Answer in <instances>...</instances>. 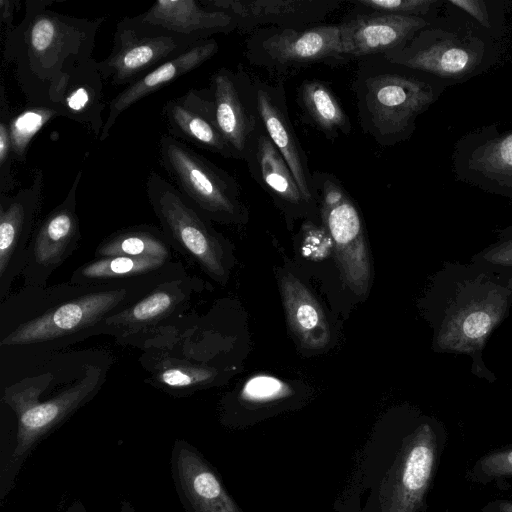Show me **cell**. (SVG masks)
<instances>
[{
	"label": "cell",
	"instance_id": "obj_28",
	"mask_svg": "<svg viewBox=\"0 0 512 512\" xmlns=\"http://www.w3.org/2000/svg\"><path fill=\"white\" fill-rule=\"evenodd\" d=\"M173 248L161 227L139 224L116 230L104 238L94 251L95 258L126 256L164 260L174 259Z\"/></svg>",
	"mask_w": 512,
	"mask_h": 512
},
{
	"label": "cell",
	"instance_id": "obj_19",
	"mask_svg": "<svg viewBox=\"0 0 512 512\" xmlns=\"http://www.w3.org/2000/svg\"><path fill=\"white\" fill-rule=\"evenodd\" d=\"M129 19L148 30L198 40L236 28L231 16L207 9L199 0H158L145 12Z\"/></svg>",
	"mask_w": 512,
	"mask_h": 512
},
{
	"label": "cell",
	"instance_id": "obj_27",
	"mask_svg": "<svg viewBox=\"0 0 512 512\" xmlns=\"http://www.w3.org/2000/svg\"><path fill=\"white\" fill-rule=\"evenodd\" d=\"M279 285L287 322L302 347L312 350L326 347L331 338L330 328L313 294L289 272L282 273Z\"/></svg>",
	"mask_w": 512,
	"mask_h": 512
},
{
	"label": "cell",
	"instance_id": "obj_37",
	"mask_svg": "<svg viewBox=\"0 0 512 512\" xmlns=\"http://www.w3.org/2000/svg\"><path fill=\"white\" fill-rule=\"evenodd\" d=\"M16 4L18 1L15 0H0V21L5 27V34L14 28L13 18Z\"/></svg>",
	"mask_w": 512,
	"mask_h": 512
},
{
	"label": "cell",
	"instance_id": "obj_16",
	"mask_svg": "<svg viewBox=\"0 0 512 512\" xmlns=\"http://www.w3.org/2000/svg\"><path fill=\"white\" fill-rule=\"evenodd\" d=\"M170 468L176 493L186 512H240L216 472L187 441L175 440Z\"/></svg>",
	"mask_w": 512,
	"mask_h": 512
},
{
	"label": "cell",
	"instance_id": "obj_5",
	"mask_svg": "<svg viewBox=\"0 0 512 512\" xmlns=\"http://www.w3.org/2000/svg\"><path fill=\"white\" fill-rule=\"evenodd\" d=\"M447 88L439 80L402 67L374 73L358 86V106L363 127L383 145L408 139L416 120Z\"/></svg>",
	"mask_w": 512,
	"mask_h": 512
},
{
	"label": "cell",
	"instance_id": "obj_15",
	"mask_svg": "<svg viewBox=\"0 0 512 512\" xmlns=\"http://www.w3.org/2000/svg\"><path fill=\"white\" fill-rule=\"evenodd\" d=\"M444 446L428 425L406 438L392 477L386 512H418L423 507Z\"/></svg>",
	"mask_w": 512,
	"mask_h": 512
},
{
	"label": "cell",
	"instance_id": "obj_11",
	"mask_svg": "<svg viewBox=\"0 0 512 512\" xmlns=\"http://www.w3.org/2000/svg\"><path fill=\"white\" fill-rule=\"evenodd\" d=\"M452 169L458 181L512 198V128L484 125L454 144Z\"/></svg>",
	"mask_w": 512,
	"mask_h": 512
},
{
	"label": "cell",
	"instance_id": "obj_33",
	"mask_svg": "<svg viewBox=\"0 0 512 512\" xmlns=\"http://www.w3.org/2000/svg\"><path fill=\"white\" fill-rule=\"evenodd\" d=\"M11 118L9 103L6 98L4 86L0 89V193L7 194L15 186L12 172L14 160L12 143L9 133V120Z\"/></svg>",
	"mask_w": 512,
	"mask_h": 512
},
{
	"label": "cell",
	"instance_id": "obj_38",
	"mask_svg": "<svg viewBox=\"0 0 512 512\" xmlns=\"http://www.w3.org/2000/svg\"><path fill=\"white\" fill-rule=\"evenodd\" d=\"M484 512H512V501L496 500L488 503Z\"/></svg>",
	"mask_w": 512,
	"mask_h": 512
},
{
	"label": "cell",
	"instance_id": "obj_32",
	"mask_svg": "<svg viewBox=\"0 0 512 512\" xmlns=\"http://www.w3.org/2000/svg\"><path fill=\"white\" fill-rule=\"evenodd\" d=\"M361 7L381 13H390L426 19L436 18L439 0H357Z\"/></svg>",
	"mask_w": 512,
	"mask_h": 512
},
{
	"label": "cell",
	"instance_id": "obj_3",
	"mask_svg": "<svg viewBox=\"0 0 512 512\" xmlns=\"http://www.w3.org/2000/svg\"><path fill=\"white\" fill-rule=\"evenodd\" d=\"M55 0H27L25 14L6 33L3 60L14 62L17 82L31 105L51 106L64 78L92 59L105 17L77 18L50 9Z\"/></svg>",
	"mask_w": 512,
	"mask_h": 512
},
{
	"label": "cell",
	"instance_id": "obj_10",
	"mask_svg": "<svg viewBox=\"0 0 512 512\" xmlns=\"http://www.w3.org/2000/svg\"><path fill=\"white\" fill-rule=\"evenodd\" d=\"M201 41L148 30L124 17L116 25L110 54L96 66L104 82L128 86Z\"/></svg>",
	"mask_w": 512,
	"mask_h": 512
},
{
	"label": "cell",
	"instance_id": "obj_12",
	"mask_svg": "<svg viewBox=\"0 0 512 512\" xmlns=\"http://www.w3.org/2000/svg\"><path fill=\"white\" fill-rule=\"evenodd\" d=\"M82 172L78 170L66 197L36 227L21 274L23 286H47L53 272L78 249L82 234L76 195Z\"/></svg>",
	"mask_w": 512,
	"mask_h": 512
},
{
	"label": "cell",
	"instance_id": "obj_17",
	"mask_svg": "<svg viewBox=\"0 0 512 512\" xmlns=\"http://www.w3.org/2000/svg\"><path fill=\"white\" fill-rule=\"evenodd\" d=\"M207 9L232 17L236 28L248 30L256 26L307 28L335 10L337 0H199Z\"/></svg>",
	"mask_w": 512,
	"mask_h": 512
},
{
	"label": "cell",
	"instance_id": "obj_40",
	"mask_svg": "<svg viewBox=\"0 0 512 512\" xmlns=\"http://www.w3.org/2000/svg\"><path fill=\"white\" fill-rule=\"evenodd\" d=\"M120 512H136V510L129 501L123 500L121 502Z\"/></svg>",
	"mask_w": 512,
	"mask_h": 512
},
{
	"label": "cell",
	"instance_id": "obj_14",
	"mask_svg": "<svg viewBox=\"0 0 512 512\" xmlns=\"http://www.w3.org/2000/svg\"><path fill=\"white\" fill-rule=\"evenodd\" d=\"M248 52L254 63L273 68L302 66L328 58H341L339 26L264 29L249 39Z\"/></svg>",
	"mask_w": 512,
	"mask_h": 512
},
{
	"label": "cell",
	"instance_id": "obj_31",
	"mask_svg": "<svg viewBox=\"0 0 512 512\" xmlns=\"http://www.w3.org/2000/svg\"><path fill=\"white\" fill-rule=\"evenodd\" d=\"M468 477L484 484L512 477V446L495 449L480 457L469 470Z\"/></svg>",
	"mask_w": 512,
	"mask_h": 512
},
{
	"label": "cell",
	"instance_id": "obj_8",
	"mask_svg": "<svg viewBox=\"0 0 512 512\" xmlns=\"http://www.w3.org/2000/svg\"><path fill=\"white\" fill-rule=\"evenodd\" d=\"M323 224L330 234L345 284L359 296L367 293L371 265L362 219L341 183L323 172L312 173Z\"/></svg>",
	"mask_w": 512,
	"mask_h": 512
},
{
	"label": "cell",
	"instance_id": "obj_13",
	"mask_svg": "<svg viewBox=\"0 0 512 512\" xmlns=\"http://www.w3.org/2000/svg\"><path fill=\"white\" fill-rule=\"evenodd\" d=\"M43 172H34L31 184L14 195L0 193V303L21 276L27 249L41 209Z\"/></svg>",
	"mask_w": 512,
	"mask_h": 512
},
{
	"label": "cell",
	"instance_id": "obj_29",
	"mask_svg": "<svg viewBox=\"0 0 512 512\" xmlns=\"http://www.w3.org/2000/svg\"><path fill=\"white\" fill-rule=\"evenodd\" d=\"M302 104L314 123L327 134H349L351 125L332 91L322 82L306 81L301 86Z\"/></svg>",
	"mask_w": 512,
	"mask_h": 512
},
{
	"label": "cell",
	"instance_id": "obj_18",
	"mask_svg": "<svg viewBox=\"0 0 512 512\" xmlns=\"http://www.w3.org/2000/svg\"><path fill=\"white\" fill-rule=\"evenodd\" d=\"M433 19L371 11L339 24L342 57L385 54L408 42Z\"/></svg>",
	"mask_w": 512,
	"mask_h": 512
},
{
	"label": "cell",
	"instance_id": "obj_4",
	"mask_svg": "<svg viewBox=\"0 0 512 512\" xmlns=\"http://www.w3.org/2000/svg\"><path fill=\"white\" fill-rule=\"evenodd\" d=\"M383 57L386 61L431 76L447 87L486 72L498 59L487 31L464 17H436L404 45Z\"/></svg>",
	"mask_w": 512,
	"mask_h": 512
},
{
	"label": "cell",
	"instance_id": "obj_7",
	"mask_svg": "<svg viewBox=\"0 0 512 512\" xmlns=\"http://www.w3.org/2000/svg\"><path fill=\"white\" fill-rule=\"evenodd\" d=\"M158 150L174 186L206 218L231 222L241 216L239 187L226 171L169 134L161 135Z\"/></svg>",
	"mask_w": 512,
	"mask_h": 512
},
{
	"label": "cell",
	"instance_id": "obj_1",
	"mask_svg": "<svg viewBox=\"0 0 512 512\" xmlns=\"http://www.w3.org/2000/svg\"><path fill=\"white\" fill-rule=\"evenodd\" d=\"M167 281L23 286L0 303L1 379L26 371L80 341L106 334V319Z\"/></svg>",
	"mask_w": 512,
	"mask_h": 512
},
{
	"label": "cell",
	"instance_id": "obj_34",
	"mask_svg": "<svg viewBox=\"0 0 512 512\" xmlns=\"http://www.w3.org/2000/svg\"><path fill=\"white\" fill-rule=\"evenodd\" d=\"M291 394L290 387L278 378L269 375H257L243 386L240 398L250 403H267Z\"/></svg>",
	"mask_w": 512,
	"mask_h": 512
},
{
	"label": "cell",
	"instance_id": "obj_2",
	"mask_svg": "<svg viewBox=\"0 0 512 512\" xmlns=\"http://www.w3.org/2000/svg\"><path fill=\"white\" fill-rule=\"evenodd\" d=\"M112 366L101 350L61 351L2 382L0 502L5 503L35 447L100 391Z\"/></svg>",
	"mask_w": 512,
	"mask_h": 512
},
{
	"label": "cell",
	"instance_id": "obj_24",
	"mask_svg": "<svg viewBox=\"0 0 512 512\" xmlns=\"http://www.w3.org/2000/svg\"><path fill=\"white\" fill-rule=\"evenodd\" d=\"M218 49L219 46L215 39L209 38L201 41L182 54L158 66L141 79L126 86L109 102L108 114L99 140L104 141L109 136L118 117L125 110L149 94L198 68L211 59L218 52Z\"/></svg>",
	"mask_w": 512,
	"mask_h": 512
},
{
	"label": "cell",
	"instance_id": "obj_20",
	"mask_svg": "<svg viewBox=\"0 0 512 512\" xmlns=\"http://www.w3.org/2000/svg\"><path fill=\"white\" fill-rule=\"evenodd\" d=\"M162 118L172 137L222 157L235 158L214 122L207 88H192L181 97L168 100L162 108Z\"/></svg>",
	"mask_w": 512,
	"mask_h": 512
},
{
	"label": "cell",
	"instance_id": "obj_26",
	"mask_svg": "<svg viewBox=\"0 0 512 512\" xmlns=\"http://www.w3.org/2000/svg\"><path fill=\"white\" fill-rule=\"evenodd\" d=\"M242 159L248 164L252 177L284 207L300 209L309 206L289 166L260 120Z\"/></svg>",
	"mask_w": 512,
	"mask_h": 512
},
{
	"label": "cell",
	"instance_id": "obj_30",
	"mask_svg": "<svg viewBox=\"0 0 512 512\" xmlns=\"http://www.w3.org/2000/svg\"><path fill=\"white\" fill-rule=\"evenodd\" d=\"M61 116L53 106L31 105L9 120V133L15 161L26 159L27 148L34 136L53 118Z\"/></svg>",
	"mask_w": 512,
	"mask_h": 512
},
{
	"label": "cell",
	"instance_id": "obj_25",
	"mask_svg": "<svg viewBox=\"0 0 512 512\" xmlns=\"http://www.w3.org/2000/svg\"><path fill=\"white\" fill-rule=\"evenodd\" d=\"M93 58L79 64L62 81L56 90L51 106L70 120L90 128L100 137L105 121L104 80Z\"/></svg>",
	"mask_w": 512,
	"mask_h": 512
},
{
	"label": "cell",
	"instance_id": "obj_23",
	"mask_svg": "<svg viewBox=\"0 0 512 512\" xmlns=\"http://www.w3.org/2000/svg\"><path fill=\"white\" fill-rule=\"evenodd\" d=\"M188 274L182 262L171 259L114 256L94 258L71 274L80 285H130L148 280H173Z\"/></svg>",
	"mask_w": 512,
	"mask_h": 512
},
{
	"label": "cell",
	"instance_id": "obj_35",
	"mask_svg": "<svg viewBox=\"0 0 512 512\" xmlns=\"http://www.w3.org/2000/svg\"><path fill=\"white\" fill-rule=\"evenodd\" d=\"M447 3L468 15L477 25L496 38L502 33L500 17L493 14L490 2L484 0H449Z\"/></svg>",
	"mask_w": 512,
	"mask_h": 512
},
{
	"label": "cell",
	"instance_id": "obj_39",
	"mask_svg": "<svg viewBox=\"0 0 512 512\" xmlns=\"http://www.w3.org/2000/svg\"><path fill=\"white\" fill-rule=\"evenodd\" d=\"M66 512H87V510L80 500H74L68 506Z\"/></svg>",
	"mask_w": 512,
	"mask_h": 512
},
{
	"label": "cell",
	"instance_id": "obj_36",
	"mask_svg": "<svg viewBox=\"0 0 512 512\" xmlns=\"http://www.w3.org/2000/svg\"><path fill=\"white\" fill-rule=\"evenodd\" d=\"M491 324L490 317L484 312H475L469 315L464 324V333L470 338H478L484 335Z\"/></svg>",
	"mask_w": 512,
	"mask_h": 512
},
{
	"label": "cell",
	"instance_id": "obj_21",
	"mask_svg": "<svg viewBox=\"0 0 512 512\" xmlns=\"http://www.w3.org/2000/svg\"><path fill=\"white\" fill-rule=\"evenodd\" d=\"M254 105L260 122L289 166L303 196L309 203L313 202L316 198L313 176L288 118L283 93L275 87L258 84Z\"/></svg>",
	"mask_w": 512,
	"mask_h": 512
},
{
	"label": "cell",
	"instance_id": "obj_9",
	"mask_svg": "<svg viewBox=\"0 0 512 512\" xmlns=\"http://www.w3.org/2000/svg\"><path fill=\"white\" fill-rule=\"evenodd\" d=\"M197 286V280L188 274L159 284L106 319V334L113 336L121 345L144 349L188 316L186 313Z\"/></svg>",
	"mask_w": 512,
	"mask_h": 512
},
{
	"label": "cell",
	"instance_id": "obj_6",
	"mask_svg": "<svg viewBox=\"0 0 512 512\" xmlns=\"http://www.w3.org/2000/svg\"><path fill=\"white\" fill-rule=\"evenodd\" d=\"M146 194L171 247L217 281L227 277L225 246L206 218L179 190L152 170Z\"/></svg>",
	"mask_w": 512,
	"mask_h": 512
},
{
	"label": "cell",
	"instance_id": "obj_22",
	"mask_svg": "<svg viewBox=\"0 0 512 512\" xmlns=\"http://www.w3.org/2000/svg\"><path fill=\"white\" fill-rule=\"evenodd\" d=\"M241 78L221 68L210 79L207 88L214 122L236 159H242L257 126L258 115L248 110Z\"/></svg>",
	"mask_w": 512,
	"mask_h": 512
}]
</instances>
